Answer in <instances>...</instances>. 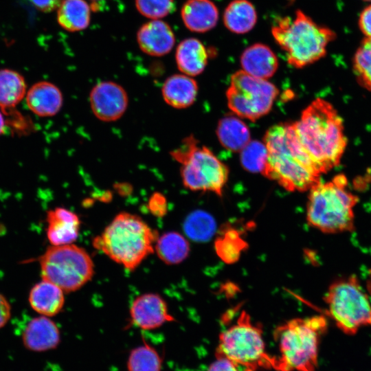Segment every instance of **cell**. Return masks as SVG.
Segmentation results:
<instances>
[{"mask_svg":"<svg viewBox=\"0 0 371 371\" xmlns=\"http://www.w3.org/2000/svg\"><path fill=\"white\" fill-rule=\"evenodd\" d=\"M267 159L262 175L289 192H305L321 181V172L302 145L293 122L270 127L264 136Z\"/></svg>","mask_w":371,"mask_h":371,"instance_id":"cell-1","label":"cell"},{"mask_svg":"<svg viewBox=\"0 0 371 371\" xmlns=\"http://www.w3.org/2000/svg\"><path fill=\"white\" fill-rule=\"evenodd\" d=\"M293 124L302 145L321 173L339 164L347 139L342 120L329 102L314 100Z\"/></svg>","mask_w":371,"mask_h":371,"instance_id":"cell-2","label":"cell"},{"mask_svg":"<svg viewBox=\"0 0 371 371\" xmlns=\"http://www.w3.org/2000/svg\"><path fill=\"white\" fill-rule=\"evenodd\" d=\"M322 315L295 318L276 327L274 341L279 354L273 357V368L278 371H315L319 346L327 330Z\"/></svg>","mask_w":371,"mask_h":371,"instance_id":"cell-3","label":"cell"},{"mask_svg":"<svg viewBox=\"0 0 371 371\" xmlns=\"http://www.w3.org/2000/svg\"><path fill=\"white\" fill-rule=\"evenodd\" d=\"M157 238V231L140 217L121 212L93 239V245L113 261L132 271L154 251Z\"/></svg>","mask_w":371,"mask_h":371,"instance_id":"cell-4","label":"cell"},{"mask_svg":"<svg viewBox=\"0 0 371 371\" xmlns=\"http://www.w3.org/2000/svg\"><path fill=\"white\" fill-rule=\"evenodd\" d=\"M271 34L285 52L288 63L295 68H303L324 57L328 44L336 37L334 31L317 24L300 10L293 18L276 19Z\"/></svg>","mask_w":371,"mask_h":371,"instance_id":"cell-5","label":"cell"},{"mask_svg":"<svg viewBox=\"0 0 371 371\" xmlns=\"http://www.w3.org/2000/svg\"><path fill=\"white\" fill-rule=\"evenodd\" d=\"M357 202L358 197L348 188L346 176L337 175L309 190L306 221L326 234L351 232L355 227L354 207Z\"/></svg>","mask_w":371,"mask_h":371,"instance_id":"cell-6","label":"cell"},{"mask_svg":"<svg viewBox=\"0 0 371 371\" xmlns=\"http://www.w3.org/2000/svg\"><path fill=\"white\" fill-rule=\"evenodd\" d=\"M216 355L225 357L241 371L273 368V357L266 350L261 326L245 311L219 335Z\"/></svg>","mask_w":371,"mask_h":371,"instance_id":"cell-7","label":"cell"},{"mask_svg":"<svg viewBox=\"0 0 371 371\" xmlns=\"http://www.w3.org/2000/svg\"><path fill=\"white\" fill-rule=\"evenodd\" d=\"M170 155L181 166L184 187L192 191H209L222 195L229 169L210 149L200 145L192 135L184 138Z\"/></svg>","mask_w":371,"mask_h":371,"instance_id":"cell-8","label":"cell"},{"mask_svg":"<svg viewBox=\"0 0 371 371\" xmlns=\"http://www.w3.org/2000/svg\"><path fill=\"white\" fill-rule=\"evenodd\" d=\"M42 280L64 292L80 289L93 276V262L89 254L74 244L52 245L39 257Z\"/></svg>","mask_w":371,"mask_h":371,"instance_id":"cell-9","label":"cell"},{"mask_svg":"<svg viewBox=\"0 0 371 371\" xmlns=\"http://www.w3.org/2000/svg\"><path fill=\"white\" fill-rule=\"evenodd\" d=\"M324 301L328 315L345 334L353 335L361 327L371 326V302L355 276L334 281Z\"/></svg>","mask_w":371,"mask_h":371,"instance_id":"cell-10","label":"cell"},{"mask_svg":"<svg viewBox=\"0 0 371 371\" xmlns=\"http://www.w3.org/2000/svg\"><path fill=\"white\" fill-rule=\"evenodd\" d=\"M278 95V88L267 80L239 70L231 76L226 91L227 105L238 117L255 121L267 114Z\"/></svg>","mask_w":371,"mask_h":371,"instance_id":"cell-11","label":"cell"},{"mask_svg":"<svg viewBox=\"0 0 371 371\" xmlns=\"http://www.w3.org/2000/svg\"><path fill=\"white\" fill-rule=\"evenodd\" d=\"M89 104L94 115L103 122L119 120L126 112L128 97L125 89L118 83L102 81L91 90Z\"/></svg>","mask_w":371,"mask_h":371,"instance_id":"cell-12","label":"cell"},{"mask_svg":"<svg viewBox=\"0 0 371 371\" xmlns=\"http://www.w3.org/2000/svg\"><path fill=\"white\" fill-rule=\"evenodd\" d=\"M131 323L142 330H154L165 323L175 321L169 314L165 301L155 293L137 297L130 308Z\"/></svg>","mask_w":371,"mask_h":371,"instance_id":"cell-13","label":"cell"},{"mask_svg":"<svg viewBox=\"0 0 371 371\" xmlns=\"http://www.w3.org/2000/svg\"><path fill=\"white\" fill-rule=\"evenodd\" d=\"M137 41L140 49L152 56L168 54L175 44V36L171 27L161 19L150 20L137 31Z\"/></svg>","mask_w":371,"mask_h":371,"instance_id":"cell-14","label":"cell"},{"mask_svg":"<svg viewBox=\"0 0 371 371\" xmlns=\"http://www.w3.org/2000/svg\"><path fill=\"white\" fill-rule=\"evenodd\" d=\"M46 235L52 245L71 244L78 236L80 221L68 209L58 207L47 212Z\"/></svg>","mask_w":371,"mask_h":371,"instance_id":"cell-15","label":"cell"},{"mask_svg":"<svg viewBox=\"0 0 371 371\" xmlns=\"http://www.w3.org/2000/svg\"><path fill=\"white\" fill-rule=\"evenodd\" d=\"M26 348L43 352L56 348L60 341L59 329L48 317L41 315L30 320L22 335Z\"/></svg>","mask_w":371,"mask_h":371,"instance_id":"cell-16","label":"cell"},{"mask_svg":"<svg viewBox=\"0 0 371 371\" xmlns=\"http://www.w3.org/2000/svg\"><path fill=\"white\" fill-rule=\"evenodd\" d=\"M26 104L29 109L40 117L55 115L60 110L63 97L54 84L42 81L32 85L26 93Z\"/></svg>","mask_w":371,"mask_h":371,"instance_id":"cell-17","label":"cell"},{"mask_svg":"<svg viewBox=\"0 0 371 371\" xmlns=\"http://www.w3.org/2000/svg\"><path fill=\"white\" fill-rule=\"evenodd\" d=\"M240 64L242 70L247 74L267 80L277 71L278 60L269 46L255 43L243 51L240 56Z\"/></svg>","mask_w":371,"mask_h":371,"instance_id":"cell-18","label":"cell"},{"mask_svg":"<svg viewBox=\"0 0 371 371\" xmlns=\"http://www.w3.org/2000/svg\"><path fill=\"white\" fill-rule=\"evenodd\" d=\"M181 16L189 30L204 33L216 25L218 10L211 0H187L181 9Z\"/></svg>","mask_w":371,"mask_h":371,"instance_id":"cell-19","label":"cell"},{"mask_svg":"<svg viewBox=\"0 0 371 371\" xmlns=\"http://www.w3.org/2000/svg\"><path fill=\"white\" fill-rule=\"evenodd\" d=\"M198 93L196 81L191 76L177 74L169 76L161 87L164 100L175 109H186L196 100Z\"/></svg>","mask_w":371,"mask_h":371,"instance_id":"cell-20","label":"cell"},{"mask_svg":"<svg viewBox=\"0 0 371 371\" xmlns=\"http://www.w3.org/2000/svg\"><path fill=\"white\" fill-rule=\"evenodd\" d=\"M209 54L205 45L195 38L183 40L177 46L175 60L179 70L189 76H196L205 69Z\"/></svg>","mask_w":371,"mask_h":371,"instance_id":"cell-21","label":"cell"},{"mask_svg":"<svg viewBox=\"0 0 371 371\" xmlns=\"http://www.w3.org/2000/svg\"><path fill=\"white\" fill-rule=\"evenodd\" d=\"M28 301L32 308L39 314L54 316L64 306V291L56 284L42 280L32 287Z\"/></svg>","mask_w":371,"mask_h":371,"instance_id":"cell-22","label":"cell"},{"mask_svg":"<svg viewBox=\"0 0 371 371\" xmlns=\"http://www.w3.org/2000/svg\"><path fill=\"white\" fill-rule=\"evenodd\" d=\"M257 13L248 0H233L225 9L223 20L225 26L235 34H245L253 29L257 22Z\"/></svg>","mask_w":371,"mask_h":371,"instance_id":"cell-23","label":"cell"},{"mask_svg":"<svg viewBox=\"0 0 371 371\" xmlns=\"http://www.w3.org/2000/svg\"><path fill=\"white\" fill-rule=\"evenodd\" d=\"M216 135L221 144L233 152H240L251 141L247 126L234 115H226L220 120Z\"/></svg>","mask_w":371,"mask_h":371,"instance_id":"cell-24","label":"cell"},{"mask_svg":"<svg viewBox=\"0 0 371 371\" xmlns=\"http://www.w3.org/2000/svg\"><path fill=\"white\" fill-rule=\"evenodd\" d=\"M90 17V7L85 0H63L57 8L58 23L69 32L86 29Z\"/></svg>","mask_w":371,"mask_h":371,"instance_id":"cell-25","label":"cell"},{"mask_svg":"<svg viewBox=\"0 0 371 371\" xmlns=\"http://www.w3.org/2000/svg\"><path fill=\"white\" fill-rule=\"evenodd\" d=\"M155 249L158 257L164 262L168 265H176L188 257L190 245L181 234L170 232L157 238Z\"/></svg>","mask_w":371,"mask_h":371,"instance_id":"cell-26","label":"cell"},{"mask_svg":"<svg viewBox=\"0 0 371 371\" xmlns=\"http://www.w3.org/2000/svg\"><path fill=\"white\" fill-rule=\"evenodd\" d=\"M24 78L17 71L0 69V109H9L19 104L26 94Z\"/></svg>","mask_w":371,"mask_h":371,"instance_id":"cell-27","label":"cell"},{"mask_svg":"<svg viewBox=\"0 0 371 371\" xmlns=\"http://www.w3.org/2000/svg\"><path fill=\"white\" fill-rule=\"evenodd\" d=\"M162 364L158 351L144 341V344L131 350L126 367L128 371H161Z\"/></svg>","mask_w":371,"mask_h":371,"instance_id":"cell-28","label":"cell"},{"mask_svg":"<svg viewBox=\"0 0 371 371\" xmlns=\"http://www.w3.org/2000/svg\"><path fill=\"white\" fill-rule=\"evenodd\" d=\"M247 244L237 230L225 229L215 242V249L218 256L227 263L236 262Z\"/></svg>","mask_w":371,"mask_h":371,"instance_id":"cell-29","label":"cell"},{"mask_svg":"<svg viewBox=\"0 0 371 371\" xmlns=\"http://www.w3.org/2000/svg\"><path fill=\"white\" fill-rule=\"evenodd\" d=\"M352 65L358 83L371 91V38L361 41L354 55Z\"/></svg>","mask_w":371,"mask_h":371,"instance_id":"cell-30","label":"cell"},{"mask_svg":"<svg viewBox=\"0 0 371 371\" xmlns=\"http://www.w3.org/2000/svg\"><path fill=\"white\" fill-rule=\"evenodd\" d=\"M188 237L199 241L208 239L213 234L214 222L207 213L197 210L190 214L183 224Z\"/></svg>","mask_w":371,"mask_h":371,"instance_id":"cell-31","label":"cell"},{"mask_svg":"<svg viewBox=\"0 0 371 371\" xmlns=\"http://www.w3.org/2000/svg\"><path fill=\"white\" fill-rule=\"evenodd\" d=\"M267 159V150L264 142L250 141L240 150L243 167L251 172L263 173Z\"/></svg>","mask_w":371,"mask_h":371,"instance_id":"cell-32","label":"cell"},{"mask_svg":"<svg viewBox=\"0 0 371 371\" xmlns=\"http://www.w3.org/2000/svg\"><path fill=\"white\" fill-rule=\"evenodd\" d=\"M137 11L150 20L161 19L175 8L174 0H135Z\"/></svg>","mask_w":371,"mask_h":371,"instance_id":"cell-33","label":"cell"},{"mask_svg":"<svg viewBox=\"0 0 371 371\" xmlns=\"http://www.w3.org/2000/svg\"><path fill=\"white\" fill-rule=\"evenodd\" d=\"M207 371H241V370L229 359L216 355L215 361L210 365Z\"/></svg>","mask_w":371,"mask_h":371,"instance_id":"cell-34","label":"cell"},{"mask_svg":"<svg viewBox=\"0 0 371 371\" xmlns=\"http://www.w3.org/2000/svg\"><path fill=\"white\" fill-rule=\"evenodd\" d=\"M148 207L153 214L159 216L164 215L166 210L165 197L161 193H153L149 199Z\"/></svg>","mask_w":371,"mask_h":371,"instance_id":"cell-35","label":"cell"},{"mask_svg":"<svg viewBox=\"0 0 371 371\" xmlns=\"http://www.w3.org/2000/svg\"><path fill=\"white\" fill-rule=\"evenodd\" d=\"M359 26L367 37L371 38V5L361 12L359 19Z\"/></svg>","mask_w":371,"mask_h":371,"instance_id":"cell-36","label":"cell"},{"mask_svg":"<svg viewBox=\"0 0 371 371\" xmlns=\"http://www.w3.org/2000/svg\"><path fill=\"white\" fill-rule=\"evenodd\" d=\"M11 316V306L6 297L0 293V328L9 321Z\"/></svg>","mask_w":371,"mask_h":371,"instance_id":"cell-37","label":"cell"},{"mask_svg":"<svg viewBox=\"0 0 371 371\" xmlns=\"http://www.w3.org/2000/svg\"><path fill=\"white\" fill-rule=\"evenodd\" d=\"M63 0H30L33 5L38 10L49 12L57 9Z\"/></svg>","mask_w":371,"mask_h":371,"instance_id":"cell-38","label":"cell"},{"mask_svg":"<svg viewBox=\"0 0 371 371\" xmlns=\"http://www.w3.org/2000/svg\"><path fill=\"white\" fill-rule=\"evenodd\" d=\"M5 119L2 111L0 110V135L5 131Z\"/></svg>","mask_w":371,"mask_h":371,"instance_id":"cell-39","label":"cell"},{"mask_svg":"<svg viewBox=\"0 0 371 371\" xmlns=\"http://www.w3.org/2000/svg\"><path fill=\"white\" fill-rule=\"evenodd\" d=\"M364 1H371V0H364Z\"/></svg>","mask_w":371,"mask_h":371,"instance_id":"cell-40","label":"cell"},{"mask_svg":"<svg viewBox=\"0 0 371 371\" xmlns=\"http://www.w3.org/2000/svg\"><path fill=\"white\" fill-rule=\"evenodd\" d=\"M92 1H98V0H92Z\"/></svg>","mask_w":371,"mask_h":371,"instance_id":"cell-41","label":"cell"}]
</instances>
